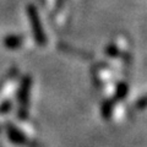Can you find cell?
Instances as JSON below:
<instances>
[{"label": "cell", "instance_id": "1", "mask_svg": "<svg viewBox=\"0 0 147 147\" xmlns=\"http://www.w3.org/2000/svg\"><path fill=\"white\" fill-rule=\"evenodd\" d=\"M105 55H107L109 65L117 69L119 71H124L125 67L129 65L130 61V45H129V39L125 36L119 34L115 37L109 47L105 49Z\"/></svg>", "mask_w": 147, "mask_h": 147}, {"label": "cell", "instance_id": "2", "mask_svg": "<svg viewBox=\"0 0 147 147\" xmlns=\"http://www.w3.org/2000/svg\"><path fill=\"white\" fill-rule=\"evenodd\" d=\"M93 80L97 87L100 90L103 94L112 97L117 91V75L113 67L105 64H98L92 70Z\"/></svg>", "mask_w": 147, "mask_h": 147}, {"label": "cell", "instance_id": "3", "mask_svg": "<svg viewBox=\"0 0 147 147\" xmlns=\"http://www.w3.org/2000/svg\"><path fill=\"white\" fill-rule=\"evenodd\" d=\"M27 15H28L32 30H33V36L36 38V42L39 45H44L45 33L43 31V26H42V22H40V17H39V13L37 11V9L33 5H28L27 6Z\"/></svg>", "mask_w": 147, "mask_h": 147}, {"label": "cell", "instance_id": "4", "mask_svg": "<svg viewBox=\"0 0 147 147\" xmlns=\"http://www.w3.org/2000/svg\"><path fill=\"white\" fill-rule=\"evenodd\" d=\"M30 93H31V79L30 77H26L24 82L21 84V88H20V109H18V113H20L22 119H25L27 115Z\"/></svg>", "mask_w": 147, "mask_h": 147}, {"label": "cell", "instance_id": "5", "mask_svg": "<svg viewBox=\"0 0 147 147\" xmlns=\"http://www.w3.org/2000/svg\"><path fill=\"white\" fill-rule=\"evenodd\" d=\"M7 135H9V139L13 141L15 144H25L26 142V136L24 135V132H21L13 126L7 127Z\"/></svg>", "mask_w": 147, "mask_h": 147}, {"label": "cell", "instance_id": "6", "mask_svg": "<svg viewBox=\"0 0 147 147\" xmlns=\"http://www.w3.org/2000/svg\"><path fill=\"white\" fill-rule=\"evenodd\" d=\"M24 43V37L21 36H7L5 38V45L9 49H17Z\"/></svg>", "mask_w": 147, "mask_h": 147}, {"label": "cell", "instance_id": "7", "mask_svg": "<svg viewBox=\"0 0 147 147\" xmlns=\"http://www.w3.org/2000/svg\"><path fill=\"white\" fill-rule=\"evenodd\" d=\"M135 109H136V110H144V109H147V96L142 97L140 100H137L136 104H135Z\"/></svg>", "mask_w": 147, "mask_h": 147}, {"label": "cell", "instance_id": "8", "mask_svg": "<svg viewBox=\"0 0 147 147\" xmlns=\"http://www.w3.org/2000/svg\"><path fill=\"white\" fill-rule=\"evenodd\" d=\"M67 1V0H57V10H59V9H61L64 6V4H65Z\"/></svg>", "mask_w": 147, "mask_h": 147}]
</instances>
